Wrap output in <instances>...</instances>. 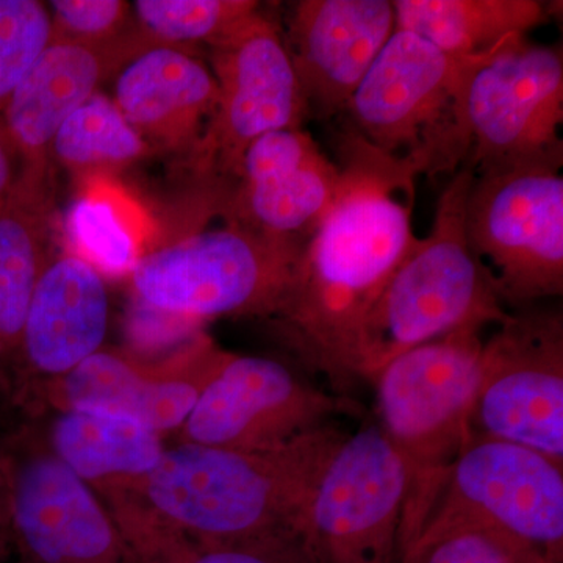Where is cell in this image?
<instances>
[{
    "label": "cell",
    "mask_w": 563,
    "mask_h": 563,
    "mask_svg": "<svg viewBox=\"0 0 563 563\" xmlns=\"http://www.w3.org/2000/svg\"><path fill=\"white\" fill-rule=\"evenodd\" d=\"M222 220L141 258L131 274L140 306L196 325L224 317H279L302 250Z\"/></svg>",
    "instance_id": "obj_5"
},
{
    "label": "cell",
    "mask_w": 563,
    "mask_h": 563,
    "mask_svg": "<svg viewBox=\"0 0 563 563\" xmlns=\"http://www.w3.org/2000/svg\"><path fill=\"white\" fill-rule=\"evenodd\" d=\"M22 162L9 131L0 117V203L5 201L7 196L13 190L20 179Z\"/></svg>",
    "instance_id": "obj_31"
},
{
    "label": "cell",
    "mask_w": 563,
    "mask_h": 563,
    "mask_svg": "<svg viewBox=\"0 0 563 563\" xmlns=\"http://www.w3.org/2000/svg\"><path fill=\"white\" fill-rule=\"evenodd\" d=\"M106 279L70 254L51 258L22 331L10 402L24 409L44 384L66 376L102 350L109 329Z\"/></svg>",
    "instance_id": "obj_18"
},
{
    "label": "cell",
    "mask_w": 563,
    "mask_h": 563,
    "mask_svg": "<svg viewBox=\"0 0 563 563\" xmlns=\"http://www.w3.org/2000/svg\"><path fill=\"white\" fill-rule=\"evenodd\" d=\"M481 331L461 329L402 352L369 380L376 387L379 428L409 476L399 558L420 537L472 437L470 418L484 346Z\"/></svg>",
    "instance_id": "obj_4"
},
{
    "label": "cell",
    "mask_w": 563,
    "mask_h": 563,
    "mask_svg": "<svg viewBox=\"0 0 563 563\" xmlns=\"http://www.w3.org/2000/svg\"><path fill=\"white\" fill-rule=\"evenodd\" d=\"M107 506L139 563H320L298 533L198 542L158 523L128 499H109Z\"/></svg>",
    "instance_id": "obj_25"
},
{
    "label": "cell",
    "mask_w": 563,
    "mask_h": 563,
    "mask_svg": "<svg viewBox=\"0 0 563 563\" xmlns=\"http://www.w3.org/2000/svg\"><path fill=\"white\" fill-rule=\"evenodd\" d=\"M52 166H22L0 203V398L9 399L33 292L51 262Z\"/></svg>",
    "instance_id": "obj_21"
},
{
    "label": "cell",
    "mask_w": 563,
    "mask_h": 563,
    "mask_svg": "<svg viewBox=\"0 0 563 563\" xmlns=\"http://www.w3.org/2000/svg\"><path fill=\"white\" fill-rule=\"evenodd\" d=\"M547 558L496 529L455 525L424 529L399 563H544Z\"/></svg>",
    "instance_id": "obj_28"
},
{
    "label": "cell",
    "mask_w": 563,
    "mask_h": 563,
    "mask_svg": "<svg viewBox=\"0 0 563 563\" xmlns=\"http://www.w3.org/2000/svg\"><path fill=\"white\" fill-rule=\"evenodd\" d=\"M396 29L454 58L487 54L550 18L540 0H395Z\"/></svg>",
    "instance_id": "obj_24"
},
{
    "label": "cell",
    "mask_w": 563,
    "mask_h": 563,
    "mask_svg": "<svg viewBox=\"0 0 563 563\" xmlns=\"http://www.w3.org/2000/svg\"><path fill=\"white\" fill-rule=\"evenodd\" d=\"M343 437L328 424L269 453L177 443L139 484L103 499H129L198 542L301 536L314 485Z\"/></svg>",
    "instance_id": "obj_2"
},
{
    "label": "cell",
    "mask_w": 563,
    "mask_h": 563,
    "mask_svg": "<svg viewBox=\"0 0 563 563\" xmlns=\"http://www.w3.org/2000/svg\"><path fill=\"white\" fill-rule=\"evenodd\" d=\"M465 60L396 29L347 102L346 128L420 176H453L472 150L463 114Z\"/></svg>",
    "instance_id": "obj_6"
},
{
    "label": "cell",
    "mask_w": 563,
    "mask_h": 563,
    "mask_svg": "<svg viewBox=\"0 0 563 563\" xmlns=\"http://www.w3.org/2000/svg\"><path fill=\"white\" fill-rule=\"evenodd\" d=\"M474 173L459 169L448 181L431 232L418 239L393 273L363 322L354 380H372L402 352L465 328L503 324L510 314L474 257L465 231V206Z\"/></svg>",
    "instance_id": "obj_3"
},
{
    "label": "cell",
    "mask_w": 563,
    "mask_h": 563,
    "mask_svg": "<svg viewBox=\"0 0 563 563\" xmlns=\"http://www.w3.org/2000/svg\"><path fill=\"white\" fill-rule=\"evenodd\" d=\"M465 231L501 302L528 306L563 292V177L550 165L474 173Z\"/></svg>",
    "instance_id": "obj_8"
},
{
    "label": "cell",
    "mask_w": 563,
    "mask_h": 563,
    "mask_svg": "<svg viewBox=\"0 0 563 563\" xmlns=\"http://www.w3.org/2000/svg\"><path fill=\"white\" fill-rule=\"evenodd\" d=\"M79 181L65 217L66 254L87 262L103 279L131 277L150 252L151 218L110 176Z\"/></svg>",
    "instance_id": "obj_23"
},
{
    "label": "cell",
    "mask_w": 563,
    "mask_h": 563,
    "mask_svg": "<svg viewBox=\"0 0 563 563\" xmlns=\"http://www.w3.org/2000/svg\"><path fill=\"white\" fill-rule=\"evenodd\" d=\"M10 518L20 563H139L99 493L31 429L5 439Z\"/></svg>",
    "instance_id": "obj_11"
},
{
    "label": "cell",
    "mask_w": 563,
    "mask_h": 563,
    "mask_svg": "<svg viewBox=\"0 0 563 563\" xmlns=\"http://www.w3.org/2000/svg\"><path fill=\"white\" fill-rule=\"evenodd\" d=\"M113 80L111 98L151 150L176 152L191 162L217 110L210 66L190 49L154 46Z\"/></svg>",
    "instance_id": "obj_20"
},
{
    "label": "cell",
    "mask_w": 563,
    "mask_h": 563,
    "mask_svg": "<svg viewBox=\"0 0 563 563\" xmlns=\"http://www.w3.org/2000/svg\"><path fill=\"white\" fill-rule=\"evenodd\" d=\"M52 454L101 498L139 484L161 462V433L122 415L58 410L43 437Z\"/></svg>",
    "instance_id": "obj_22"
},
{
    "label": "cell",
    "mask_w": 563,
    "mask_h": 563,
    "mask_svg": "<svg viewBox=\"0 0 563 563\" xmlns=\"http://www.w3.org/2000/svg\"><path fill=\"white\" fill-rule=\"evenodd\" d=\"M455 525L496 529L544 555L563 558L562 463L472 433L424 529Z\"/></svg>",
    "instance_id": "obj_13"
},
{
    "label": "cell",
    "mask_w": 563,
    "mask_h": 563,
    "mask_svg": "<svg viewBox=\"0 0 563 563\" xmlns=\"http://www.w3.org/2000/svg\"><path fill=\"white\" fill-rule=\"evenodd\" d=\"M463 114L473 173L520 165L562 168L563 54L526 36L466 58Z\"/></svg>",
    "instance_id": "obj_7"
},
{
    "label": "cell",
    "mask_w": 563,
    "mask_h": 563,
    "mask_svg": "<svg viewBox=\"0 0 563 563\" xmlns=\"http://www.w3.org/2000/svg\"><path fill=\"white\" fill-rule=\"evenodd\" d=\"M342 169L309 132L266 133L244 152L222 218L303 250L331 210Z\"/></svg>",
    "instance_id": "obj_16"
},
{
    "label": "cell",
    "mask_w": 563,
    "mask_h": 563,
    "mask_svg": "<svg viewBox=\"0 0 563 563\" xmlns=\"http://www.w3.org/2000/svg\"><path fill=\"white\" fill-rule=\"evenodd\" d=\"M11 555H13V548H11L9 532L0 531V563L9 562Z\"/></svg>",
    "instance_id": "obj_33"
},
{
    "label": "cell",
    "mask_w": 563,
    "mask_h": 563,
    "mask_svg": "<svg viewBox=\"0 0 563 563\" xmlns=\"http://www.w3.org/2000/svg\"><path fill=\"white\" fill-rule=\"evenodd\" d=\"M217 110L191 166L199 179L232 184L255 140L309 118L284 29L263 7L207 46Z\"/></svg>",
    "instance_id": "obj_9"
},
{
    "label": "cell",
    "mask_w": 563,
    "mask_h": 563,
    "mask_svg": "<svg viewBox=\"0 0 563 563\" xmlns=\"http://www.w3.org/2000/svg\"><path fill=\"white\" fill-rule=\"evenodd\" d=\"M222 354L203 332L162 358L102 347L66 376L40 387L22 410H101L132 418L162 437L177 433Z\"/></svg>",
    "instance_id": "obj_15"
},
{
    "label": "cell",
    "mask_w": 563,
    "mask_h": 563,
    "mask_svg": "<svg viewBox=\"0 0 563 563\" xmlns=\"http://www.w3.org/2000/svg\"><path fill=\"white\" fill-rule=\"evenodd\" d=\"M151 146L129 124L113 98L99 91L63 122L52 140V165L77 180L110 176L151 154Z\"/></svg>",
    "instance_id": "obj_26"
},
{
    "label": "cell",
    "mask_w": 563,
    "mask_h": 563,
    "mask_svg": "<svg viewBox=\"0 0 563 563\" xmlns=\"http://www.w3.org/2000/svg\"><path fill=\"white\" fill-rule=\"evenodd\" d=\"M154 46L139 25L110 43L52 40L0 113L22 166H51L52 140L63 122Z\"/></svg>",
    "instance_id": "obj_19"
},
{
    "label": "cell",
    "mask_w": 563,
    "mask_h": 563,
    "mask_svg": "<svg viewBox=\"0 0 563 563\" xmlns=\"http://www.w3.org/2000/svg\"><path fill=\"white\" fill-rule=\"evenodd\" d=\"M544 563H563V558L561 555H548Z\"/></svg>",
    "instance_id": "obj_34"
},
{
    "label": "cell",
    "mask_w": 563,
    "mask_h": 563,
    "mask_svg": "<svg viewBox=\"0 0 563 563\" xmlns=\"http://www.w3.org/2000/svg\"><path fill=\"white\" fill-rule=\"evenodd\" d=\"M54 38L110 43L135 29L131 3L124 0H52Z\"/></svg>",
    "instance_id": "obj_30"
},
{
    "label": "cell",
    "mask_w": 563,
    "mask_h": 563,
    "mask_svg": "<svg viewBox=\"0 0 563 563\" xmlns=\"http://www.w3.org/2000/svg\"><path fill=\"white\" fill-rule=\"evenodd\" d=\"M351 412L354 402L303 383L284 363L224 351L177 442L269 453Z\"/></svg>",
    "instance_id": "obj_12"
},
{
    "label": "cell",
    "mask_w": 563,
    "mask_h": 563,
    "mask_svg": "<svg viewBox=\"0 0 563 563\" xmlns=\"http://www.w3.org/2000/svg\"><path fill=\"white\" fill-rule=\"evenodd\" d=\"M10 518L9 454L5 439L0 437V531H7Z\"/></svg>",
    "instance_id": "obj_32"
},
{
    "label": "cell",
    "mask_w": 563,
    "mask_h": 563,
    "mask_svg": "<svg viewBox=\"0 0 563 563\" xmlns=\"http://www.w3.org/2000/svg\"><path fill=\"white\" fill-rule=\"evenodd\" d=\"M52 40L54 29L46 3L0 0V113Z\"/></svg>",
    "instance_id": "obj_29"
},
{
    "label": "cell",
    "mask_w": 563,
    "mask_h": 563,
    "mask_svg": "<svg viewBox=\"0 0 563 563\" xmlns=\"http://www.w3.org/2000/svg\"><path fill=\"white\" fill-rule=\"evenodd\" d=\"M261 7L254 0H136L132 11L152 43L188 49L209 46Z\"/></svg>",
    "instance_id": "obj_27"
},
{
    "label": "cell",
    "mask_w": 563,
    "mask_h": 563,
    "mask_svg": "<svg viewBox=\"0 0 563 563\" xmlns=\"http://www.w3.org/2000/svg\"><path fill=\"white\" fill-rule=\"evenodd\" d=\"M409 476L379 426L344 435L303 515L301 537L320 563H396Z\"/></svg>",
    "instance_id": "obj_10"
},
{
    "label": "cell",
    "mask_w": 563,
    "mask_h": 563,
    "mask_svg": "<svg viewBox=\"0 0 563 563\" xmlns=\"http://www.w3.org/2000/svg\"><path fill=\"white\" fill-rule=\"evenodd\" d=\"M470 426L563 465L561 314H510L484 342Z\"/></svg>",
    "instance_id": "obj_14"
},
{
    "label": "cell",
    "mask_w": 563,
    "mask_h": 563,
    "mask_svg": "<svg viewBox=\"0 0 563 563\" xmlns=\"http://www.w3.org/2000/svg\"><path fill=\"white\" fill-rule=\"evenodd\" d=\"M339 157V191L303 246L290 298L274 321L306 365L344 390L355 383L352 357L363 322L418 242L420 174L350 128L340 135Z\"/></svg>",
    "instance_id": "obj_1"
},
{
    "label": "cell",
    "mask_w": 563,
    "mask_h": 563,
    "mask_svg": "<svg viewBox=\"0 0 563 563\" xmlns=\"http://www.w3.org/2000/svg\"><path fill=\"white\" fill-rule=\"evenodd\" d=\"M395 31L391 0L291 3L284 36L309 117L343 114Z\"/></svg>",
    "instance_id": "obj_17"
}]
</instances>
